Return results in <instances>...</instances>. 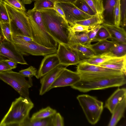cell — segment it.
Returning <instances> with one entry per match:
<instances>
[{"label":"cell","mask_w":126,"mask_h":126,"mask_svg":"<svg viewBox=\"0 0 126 126\" xmlns=\"http://www.w3.org/2000/svg\"><path fill=\"white\" fill-rule=\"evenodd\" d=\"M81 79L71 86L83 93L93 90L119 87L126 84V75L124 73H78Z\"/></svg>","instance_id":"obj_1"},{"label":"cell","mask_w":126,"mask_h":126,"mask_svg":"<svg viewBox=\"0 0 126 126\" xmlns=\"http://www.w3.org/2000/svg\"><path fill=\"white\" fill-rule=\"evenodd\" d=\"M48 32L58 42L68 45L69 25L54 9L40 10Z\"/></svg>","instance_id":"obj_2"},{"label":"cell","mask_w":126,"mask_h":126,"mask_svg":"<svg viewBox=\"0 0 126 126\" xmlns=\"http://www.w3.org/2000/svg\"><path fill=\"white\" fill-rule=\"evenodd\" d=\"M26 14L33 41L47 48H57L58 43L47 31L40 12L29 10Z\"/></svg>","instance_id":"obj_3"},{"label":"cell","mask_w":126,"mask_h":126,"mask_svg":"<svg viewBox=\"0 0 126 126\" xmlns=\"http://www.w3.org/2000/svg\"><path fill=\"white\" fill-rule=\"evenodd\" d=\"M34 105L30 99L21 96L12 102L0 122V126H19L28 116Z\"/></svg>","instance_id":"obj_4"},{"label":"cell","mask_w":126,"mask_h":126,"mask_svg":"<svg viewBox=\"0 0 126 126\" xmlns=\"http://www.w3.org/2000/svg\"><path fill=\"white\" fill-rule=\"evenodd\" d=\"M3 2L9 15L12 34L16 36H26L32 38L26 13L17 10Z\"/></svg>","instance_id":"obj_5"},{"label":"cell","mask_w":126,"mask_h":126,"mask_svg":"<svg viewBox=\"0 0 126 126\" xmlns=\"http://www.w3.org/2000/svg\"><path fill=\"white\" fill-rule=\"evenodd\" d=\"M77 98L89 122L92 125L96 124L103 110V102L87 94L79 95Z\"/></svg>","instance_id":"obj_6"},{"label":"cell","mask_w":126,"mask_h":126,"mask_svg":"<svg viewBox=\"0 0 126 126\" xmlns=\"http://www.w3.org/2000/svg\"><path fill=\"white\" fill-rule=\"evenodd\" d=\"M0 79L13 87L21 96L30 99L29 90L32 85V81L27 80L19 72L11 70L0 72Z\"/></svg>","instance_id":"obj_7"},{"label":"cell","mask_w":126,"mask_h":126,"mask_svg":"<svg viewBox=\"0 0 126 126\" xmlns=\"http://www.w3.org/2000/svg\"><path fill=\"white\" fill-rule=\"evenodd\" d=\"M14 44L23 55H31L44 56L56 53L57 48H48L38 44L33 41L28 42L12 34Z\"/></svg>","instance_id":"obj_8"},{"label":"cell","mask_w":126,"mask_h":126,"mask_svg":"<svg viewBox=\"0 0 126 126\" xmlns=\"http://www.w3.org/2000/svg\"><path fill=\"white\" fill-rule=\"evenodd\" d=\"M56 53L60 65L66 67L77 65L84 60L76 50L68 45L62 43L58 44Z\"/></svg>","instance_id":"obj_9"},{"label":"cell","mask_w":126,"mask_h":126,"mask_svg":"<svg viewBox=\"0 0 126 126\" xmlns=\"http://www.w3.org/2000/svg\"><path fill=\"white\" fill-rule=\"evenodd\" d=\"M23 56L14 44L7 41L0 35V56L12 60L17 63L28 65Z\"/></svg>","instance_id":"obj_10"},{"label":"cell","mask_w":126,"mask_h":126,"mask_svg":"<svg viewBox=\"0 0 126 126\" xmlns=\"http://www.w3.org/2000/svg\"><path fill=\"white\" fill-rule=\"evenodd\" d=\"M57 3L62 9L65 19L69 25L73 24L76 21L84 20L93 16L81 11L73 3L67 2H57Z\"/></svg>","instance_id":"obj_11"},{"label":"cell","mask_w":126,"mask_h":126,"mask_svg":"<svg viewBox=\"0 0 126 126\" xmlns=\"http://www.w3.org/2000/svg\"><path fill=\"white\" fill-rule=\"evenodd\" d=\"M64 68L50 87L49 90L56 87L73 86L79 81L81 77L77 72Z\"/></svg>","instance_id":"obj_12"},{"label":"cell","mask_w":126,"mask_h":126,"mask_svg":"<svg viewBox=\"0 0 126 126\" xmlns=\"http://www.w3.org/2000/svg\"><path fill=\"white\" fill-rule=\"evenodd\" d=\"M66 67L59 65L41 78V86L39 95H42L49 91V89L62 70Z\"/></svg>","instance_id":"obj_13"},{"label":"cell","mask_w":126,"mask_h":126,"mask_svg":"<svg viewBox=\"0 0 126 126\" xmlns=\"http://www.w3.org/2000/svg\"><path fill=\"white\" fill-rule=\"evenodd\" d=\"M59 65V61L56 53L44 56L37 72L36 78H41Z\"/></svg>","instance_id":"obj_14"},{"label":"cell","mask_w":126,"mask_h":126,"mask_svg":"<svg viewBox=\"0 0 126 126\" xmlns=\"http://www.w3.org/2000/svg\"><path fill=\"white\" fill-rule=\"evenodd\" d=\"M101 24L108 32L111 40L126 44V33L123 27L107 23Z\"/></svg>","instance_id":"obj_15"},{"label":"cell","mask_w":126,"mask_h":126,"mask_svg":"<svg viewBox=\"0 0 126 126\" xmlns=\"http://www.w3.org/2000/svg\"><path fill=\"white\" fill-rule=\"evenodd\" d=\"M76 68L77 72L78 73H99L104 72L124 73L122 72L119 70L108 69L98 65L91 64L84 62H82L78 64Z\"/></svg>","instance_id":"obj_16"},{"label":"cell","mask_w":126,"mask_h":126,"mask_svg":"<svg viewBox=\"0 0 126 126\" xmlns=\"http://www.w3.org/2000/svg\"><path fill=\"white\" fill-rule=\"evenodd\" d=\"M126 97V88H118L107 100L105 107L112 114L117 105Z\"/></svg>","instance_id":"obj_17"},{"label":"cell","mask_w":126,"mask_h":126,"mask_svg":"<svg viewBox=\"0 0 126 126\" xmlns=\"http://www.w3.org/2000/svg\"><path fill=\"white\" fill-rule=\"evenodd\" d=\"M108 69L121 71L126 73V56L111 58L98 65Z\"/></svg>","instance_id":"obj_18"},{"label":"cell","mask_w":126,"mask_h":126,"mask_svg":"<svg viewBox=\"0 0 126 126\" xmlns=\"http://www.w3.org/2000/svg\"><path fill=\"white\" fill-rule=\"evenodd\" d=\"M114 42L107 40L98 41L93 44L87 46L89 47L96 55H101L108 51L113 46Z\"/></svg>","instance_id":"obj_19"},{"label":"cell","mask_w":126,"mask_h":126,"mask_svg":"<svg viewBox=\"0 0 126 126\" xmlns=\"http://www.w3.org/2000/svg\"><path fill=\"white\" fill-rule=\"evenodd\" d=\"M126 108V97L116 106L113 113L108 126H115L123 117Z\"/></svg>","instance_id":"obj_20"},{"label":"cell","mask_w":126,"mask_h":126,"mask_svg":"<svg viewBox=\"0 0 126 126\" xmlns=\"http://www.w3.org/2000/svg\"><path fill=\"white\" fill-rule=\"evenodd\" d=\"M113 41L114 43L113 46L108 51L101 55L110 58L126 56V44Z\"/></svg>","instance_id":"obj_21"},{"label":"cell","mask_w":126,"mask_h":126,"mask_svg":"<svg viewBox=\"0 0 126 126\" xmlns=\"http://www.w3.org/2000/svg\"><path fill=\"white\" fill-rule=\"evenodd\" d=\"M68 44L79 43L88 46L91 44L90 42L88 33L74 32L69 29Z\"/></svg>","instance_id":"obj_22"},{"label":"cell","mask_w":126,"mask_h":126,"mask_svg":"<svg viewBox=\"0 0 126 126\" xmlns=\"http://www.w3.org/2000/svg\"><path fill=\"white\" fill-rule=\"evenodd\" d=\"M69 46L76 50L84 60L95 55L88 46L79 43L68 44Z\"/></svg>","instance_id":"obj_23"},{"label":"cell","mask_w":126,"mask_h":126,"mask_svg":"<svg viewBox=\"0 0 126 126\" xmlns=\"http://www.w3.org/2000/svg\"><path fill=\"white\" fill-rule=\"evenodd\" d=\"M53 116L32 121L28 116L19 126H53Z\"/></svg>","instance_id":"obj_24"},{"label":"cell","mask_w":126,"mask_h":126,"mask_svg":"<svg viewBox=\"0 0 126 126\" xmlns=\"http://www.w3.org/2000/svg\"><path fill=\"white\" fill-rule=\"evenodd\" d=\"M104 22V19L102 16L96 14L88 18L76 21L74 24H76L86 26L93 27L101 24Z\"/></svg>","instance_id":"obj_25"},{"label":"cell","mask_w":126,"mask_h":126,"mask_svg":"<svg viewBox=\"0 0 126 126\" xmlns=\"http://www.w3.org/2000/svg\"><path fill=\"white\" fill-rule=\"evenodd\" d=\"M56 112V110L48 106L33 113L30 120L32 121L45 119L53 116Z\"/></svg>","instance_id":"obj_26"},{"label":"cell","mask_w":126,"mask_h":126,"mask_svg":"<svg viewBox=\"0 0 126 126\" xmlns=\"http://www.w3.org/2000/svg\"><path fill=\"white\" fill-rule=\"evenodd\" d=\"M117 0H106L102 14L104 20L106 18L112 17Z\"/></svg>","instance_id":"obj_27"},{"label":"cell","mask_w":126,"mask_h":126,"mask_svg":"<svg viewBox=\"0 0 126 126\" xmlns=\"http://www.w3.org/2000/svg\"><path fill=\"white\" fill-rule=\"evenodd\" d=\"M92 10L96 14L102 16L104 10L102 0H85Z\"/></svg>","instance_id":"obj_28"},{"label":"cell","mask_w":126,"mask_h":126,"mask_svg":"<svg viewBox=\"0 0 126 126\" xmlns=\"http://www.w3.org/2000/svg\"><path fill=\"white\" fill-rule=\"evenodd\" d=\"M35 1L33 11H39L43 9H54L55 1L54 0H36Z\"/></svg>","instance_id":"obj_29"},{"label":"cell","mask_w":126,"mask_h":126,"mask_svg":"<svg viewBox=\"0 0 126 126\" xmlns=\"http://www.w3.org/2000/svg\"><path fill=\"white\" fill-rule=\"evenodd\" d=\"M73 4L79 9L88 15L93 16L96 14L85 0H76Z\"/></svg>","instance_id":"obj_30"},{"label":"cell","mask_w":126,"mask_h":126,"mask_svg":"<svg viewBox=\"0 0 126 126\" xmlns=\"http://www.w3.org/2000/svg\"><path fill=\"white\" fill-rule=\"evenodd\" d=\"M0 28L2 35L4 38L14 44L10 23H0Z\"/></svg>","instance_id":"obj_31"},{"label":"cell","mask_w":126,"mask_h":126,"mask_svg":"<svg viewBox=\"0 0 126 126\" xmlns=\"http://www.w3.org/2000/svg\"><path fill=\"white\" fill-rule=\"evenodd\" d=\"M111 58L102 55H95L88 59L84 60V62L89 64L99 65L100 64Z\"/></svg>","instance_id":"obj_32"},{"label":"cell","mask_w":126,"mask_h":126,"mask_svg":"<svg viewBox=\"0 0 126 126\" xmlns=\"http://www.w3.org/2000/svg\"><path fill=\"white\" fill-rule=\"evenodd\" d=\"M114 24L120 26L121 20V0H117L113 13Z\"/></svg>","instance_id":"obj_33"},{"label":"cell","mask_w":126,"mask_h":126,"mask_svg":"<svg viewBox=\"0 0 126 126\" xmlns=\"http://www.w3.org/2000/svg\"><path fill=\"white\" fill-rule=\"evenodd\" d=\"M9 15L3 2L0 0V23H10Z\"/></svg>","instance_id":"obj_34"},{"label":"cell","mask_w":126,"mask_h":126,"mask_svg":"<svg viewBox=\"0 0 126 126\" xmlns=\"http://www.w3.org/2000/svg\"><path fill=\"white\" fill-rule=\"evenodd\" d=\"M5 3L19 11L26 12V9L20 0H2Z\"/></svg>","instance_id":"obj_35"},{"label":"cell","mask_w":126,"mask_h":126,"mask_svg":"<svg viewBox=\"0 0 126 126\" xmlns=\"http://www.w3.org/2000/svg\"><path fill=\"white\" fill-rule=\"evenodd\" d=\"M69 26L70 29L74 32L88 33L96 26L89 27L76 24Z\"/></svg>","instance_id":"obj_36"},{"label":"cell","mask_w":126,"mask_h":126,"mask_svg":"<svg viewBox=\"0 0 126 126\" xmlns=\"http://www.w3.org/2000/svg\"><path fill=\"white\" fill-rule=\"evenodd\" d=\"M110 38V36L108 32L102 26L98 31L96 36L92 42H98L107 40Z\"/></svg>","instance_id":"obj_37"},{"label":"cell","mask_w":126,"mask_h":126,"mask_svg":"<svg viewBox=\"0 0 126 126\" xmlns=\"http://www.w3.org/2000/svg\"><path fill=\"white\" fill-rule=\"evenodd\" d=\"M37 70L34 67L31 66L28 68L20 70L19 72L25 77H27L29 80L32 81V78L35 76L37 77Z\"/></svg>","instance_id":"obj_38"},{"label":"cell","mask_w":126,"mask_h":126,"mask_svg":"<svg viewBox=\"0 0 126 126\" xmlns=\"http://www.w3.org/2000/svg\"><path fill=\"white\" fill-rule=\"evenodd\" d=\"M121 20L120 26H126V0H121Z\"/></svg>","instance_id":"obj_39"},{"label":"cell","mask_w":126,"mask_h":126,"mask_svg":"<svg viewBox=\"0 0 126 126\" xmlns=\"http://www.w3.org/2000/svg\"><path fill=\"white\" fill-rule=\"evenodd\" d=\"M53 126H64V119L59 113L56 112L53 116Z\"/></svg>","instance_id":"obj_40"},{"label":"cell","mask_w":126,"mask_h":126,"mask_svg":"<svg viewBox=\"0 0 126 126\" xmlns=\"http://www.w3.org/2000/svg\"><path fill=\"white\" fill-rule=\"evenodd\" d=\"M6 58L5 57L0 56V73L12 69L5 62Z\"/></svg>","instance_id":"obj_41"},{"label":"cell","mask_w":126,"mask_h":126,"mask_svg":"<svg viewBox=\"0 0 126 126\" xmlns=\"http://www.w3.org/2000/svg\"><path fill=\"white\" fill-rule=\"evenodd\" d=\"M101 24H99L88 33V35L90 43L92 42L99 29L102 27Z\"/></svg>","instance_id":"obj_42"},{"label":"cell","mask_w":126,"mask_h":126,"mask_svg":"<svg viewBox=\"0 0 126 126\" xmlns=\"http://www.w3.org/2000/svg\"><path fill=\"white\" fill-rule=\"evenodd\" d=\"M54 9L66 20L64 14L62 9L57 4L56 1L54 3Z\"/></svg>","instance_id":"obj_43"},{"label":"cell","mask_w":126,"mask_h":126,"mask_svg":"<svg viewBox=\"0 0 126 126\" xmlns=\"http://www.w3.org/2000/svg\"><path fill=\"white\" fill-rule=\"evenodd\" d=\"M5 61L12 69H15L16 68L17 63L14 61L6 58L5 60Z\"/></svg>","instance_id":"obj_44"},{"label":"cell","mask_w":126,"mask_h":126,"mask_svg":"<svg viewBox=\"0 0 126 126\" xmlns=\"http://www.w3.org/2000/svg\"><path fill=\"white\" fill-rule=\"evenodd\" d=\"M23 40L28 42H31L33 41L32 38L25 36H16Z\"/></svg>","instance_id":"obj_45"},{"label":"cell","mask_w":126,"mask_h":126,"mask_svg":"<svg viewBox=\"0 0 126 126\" xmlns=\"http://www.w3.org/2000/svg\"><path fill=\"white\" fill-rule=\"evenodd\" d=\"M36 0H32V1H34ZM57 2H67L74 3L76 0H54Z\"/></svg>","instance_id":"obj_46"},{"label":"cell","mask_w":126,"mask_h":126,"mask_svg":"<svg viewBox=\"0 0 126 126\" xmlns=\"http://www.w3.org/2000/svg\"><path fill=\"white\" fill-rule=\"evenodd\" d=\"M32 0H22V2L24 4H30L32 2Z\"/></svg>","instance_id":"obj_47"},{"label":"cell","mask_w":126,"mask_h":126,"mask_svg":"<svg viewBox=\"0 0 126 126\" xmlns=\"http://www.w3.org/2000/svg\"><path fill=\"white\" fill-rule=\"evenodd\" d=\"M103 1V0H102Z\"/></svg>","instance_id":"obj_48"}]
</instances>
